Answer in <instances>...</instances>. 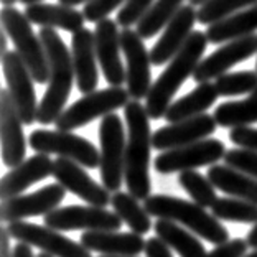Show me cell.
Masks as SVG:
<instances>
[{
	"label": "cell",
	"mask_w": 257,
	"mask_h": 257,
	"mask_svg": "<svg viewBox=\"0 0 257 257\" xmlns=\"http://www.w3.org/2000/svg\"><path fill=\"white\" fill-rule=\"evenodd\" d=\"M218 96L219 94L213 83L208 81V83L198 84L191 92L172 102V106L168 107L165 114V119L168 124H175V122H182L206 114V110L216 102Z\"/></svg>",
	"instance_id": "d4e9b609"
},
{
	"label": "cell",
	"mask_w": 257,
	"mask_h": 257,
	"mask_svg": "<svg viewBox=\"0 0 257 257\" xmlns=\"http://www.w3.org/2000/svg\"><path fill=\"white\" fill-rule=\"evenodd\" d=\"M28 145L37 154H56L86 168H97L101 165V152L94 147V144L73 132L38 128L30 134Z\"/></svg>",
	"instance_id": "ba28073f"
},
{
	"label": "cell",
	"mask_w": 257,
	"mask_h": 257,
	"mask_svg": "<svg viewBox=\"0 0 257 257\" xmlns=\"http://www.w3.org/2000/svg\"><path fill=\"white\" fill-rule=\"evenodd\" d=\"M255 71H257V63H255Z\"/></svg>",
	"instance_id": "db71d44e"
},
{
	"label": "cell",
	"mask_w": 257,
	"mask_h": 257,
	"mask_svg": "<svg viewBox=\"0 0 257 257\" xmlns=\"http://www.w3.org/2000/svg\"><path fill=\"white\" fill-rule=\"evenodd\" d=\"M128 97L131 96L124 87H107V89L94 91L64 109L55 125L58 131L73 132L74 128L89 124L97 117H106L117 109L125 107L131 102Z\"/></svg>",
	"instance_id": "52a82bcc"
},
{
	"label": "cell",
	"mask_w": 257,
	"mask_h": 257,
	"mask_svg": "<svg viewBox=\"0 0 257 257\" xmlns=\"http://www.w3.org/2000/svg\"><path fill=\"white\" fill-rule=\"evenodd\" d=\"M37 257H53V255H50V254H45V252H42V254H38Z\"/></svg>",
	"instance_id": "f5cc1de1"
},
{
	"label": "cell",
	"mask_w": 257,
	"mask_h": 257,
	"mask_svg": "<svg viewBox=\"0 0 257 257\" xmlns=\"http://www.w3.org/2000/svg\"><path fill=\"white\" fill-rule=\"evenodd\" d=\"M255 4L257 0H208L198 10V23L211 27Z\"/></svg>",
	"instance_id": "d6a6232c"
},
{
	"label": "cell",
	"mask_w": 257,
	"mask_h": 257,
	"mask_svg": "<svg viewBox=\"0 0 257 257\" xmlns=\"http://www.w3.org/2000/svg\"><path fill=\"white\" fill-rule=\"evenodd\" d=\"M55 162L50 159V155L37 154L27 159L19 167L4 175L0 180V200L7 201L10 198L23 195L28 186L42 182V180L53 177Z\"/></svg>",
	"instance_id": "44dd1931"
},
{
	"label": "cell",
	"mask_w": 257,
	"mask_h": 257,
	"mask_svg": "<svg viewBox=\"0 0 257 257\" xmlns=\"http://www.w3.org/2000/svg\"><path fill=\"white\" fill-rule=\"evenodd\" d=\"M9 237H10L9 227H2V229H0V257H12Z\"/></svg>",
	"instance_id": "b9f144b4"
},
{
	"label": "cell",
	"mask_w": 257,
	"mask_h": 257,
	"mask_svg": "<svg viewBox=\"0 0 257 257\" xmlns=\"http://www.w3.org/2000/svg\"><path fill=\"white\" fill-rule=\"evenodd\" d=\"M226 147L218 139H204L200 142L185 145V147L162 152L155 157L154 168L157 173L168 175L175 172H186L195 168L213 165L224 159Z\"/></svg>",
	"instance_id": "30bf717a"
},
{
	"label": "cell",
	"mask_w": 257,
	"mask_h": 257,
	"mask_svg": "<svg viewBox=\"0 0 257 257\" xmlns=\"http://www.w3.org/2000/svg\"><path fill=\"white\" fill-rule=\"evenodd\" d=\"M97 61L101 64V71L110 87H122L127 81V71L120 60V33L119 23L106 19L96 23L94 30Z\"/></svg>",
	"instance_id": "2e32d148"
},
{
	"label": "cell",
	"mask_w": 257,
	"mask_h": 257,
	"mask_svg": "<svg viewBox=\"0 0 257 257\" xmlns=\"http://www.w3.org/2000/svg\"><path fill=\"white\" fill-rule=\"evenodd\" d=\"M38 35L43 42L46 56H48L50 81L48 89L45 91L43 99L40 101L37 122L42 125H48L55 124L58 117L64 112V106L68 102L76 74L71 51L68 50L55 28H42Z\"/></svg>",
	"instance_id": "6da1fadb"
},
{
	"label": "cell",
	"mask_w": 257,
	"mask_h": 257,
	"mask_svg": "<svg viewBox=\"0 0 257 257\" xmlns=\"http://www.w3.org/2000/svg\"><path fill=\"white\" fill-rule=\"evenodd\" d=\"M182 7L183 0H155V4L137 23V33L144 40L154 38L163 27L172 22Z\"/></svg>",
	"instance_id": "4dcf8cb0"
},
{
	"label": "cell",
	"mask_w": 257,
	"mask_h": 257,
	"mask_svg": "<svg viewBox=\"0 0 257 257\" xmlns=\"http://www.w3.org/2000/svg\"><path fill=\"white\" fill-rule=\"evenodd\" d=\"M66 196V190L60 183L46 185L30 195H20L10 198L0 204V219L5 223L23 221L32 216H45L60 208Z\"/></svg>",
	"instance_id": "5bb4252c"
},
{
	"label": "cell",
	"mask_w": 257,
	"mask_h": 257,
	"mask_svg": "<svg viewBox=\"0 0 257 257\" xmlns=\"http://www.w3.org/2000/svg\"><path fill=\"white\" fill-rule=\"evenodd\" d=\"M211 214L218 219L232 223H257V204L239 200V198H219L211 206Z\"/></svg>",
	"instance_id": "1f68e13d"
},
{
	"label": "cell",
	"mask_w": 257,
	"mask_h": 257,
	"mask_svg": "<svg viewBox=\"0 0 257 257\" xmlns=\"http://www.w3.org/2000/svg\"><path fill=\"white\" fill-rule=\"evenodd\" d=\"M214 86L218 94L223 97L250 94L257 89V71L226 73L216 79Z\"/></svg>",
	"instance_id": "e575fe53"
},
{
	"label": "cell",
	"mask_w": 257,
	"mask_h": 257,
	"mask_svg": "<svg viewBox=\"0 0 257 257\" xmlns=\"http://www.w3.org/2000/svg\"><path fill=\"white\" fill-rule=\"evenodd\" d=\"M136 196H132L128 191H115L112 195L114 213L122 219V223L128 226V229L136 234H147L152 229V219L144 204L139 203Z\"/></svg>",
	"instance_id": "f546056e"
},
{
	"label": "cell",
	"mask_w": 257,
	"mask_h": 257,
	"mask_svg": "<svg viewBox=\"0 0 257 257\" xmlns=\"http://www.w3.org/2000/svg\"><path fill=\"white\" fill-rule=\"evenodd\" d=\"M145 255L147 257H173L170 247L159 237H150L145 244Z\"/></svg>",
	"instance_id": "60d3db41"
},
{
	"label": "cell",
	"mask_w": 257,
	"mask_h": 257,
	"mask_svg": "<svg viewBox=\"0 0 257 257\" xmlns=\"http://www.w3.org/2000/svg\"><path fill=\"white\" fill-rule=\"evenodd\" d=\"M247 239L236 237L232 241H227L221 246H216L213 250H209L206 257H244L247 252Z\"/></svg>",
	"instance_id": "f35d334b"
},
{
	"label": "cell",
	"mask_w": 257,
	"mask_h": 257,
	"mask_svg": "<svg viewBox=\"0 0 257 257\" xmlns=\"http://www.w3.org/2000/svg\"><path fill=\"white\" fill-rule=\"evenodd\" d=\"M216 120L213 115L201 114L193 119H186L182 122H175L165 127H160L152 136V145L155 150H172L185 145L200 142L208 139L216 131Z\"/></svg>",
	"instance_id": "d6986e66"
},
{
	"label": "cell",
	"mask_w": 257,
	"mask_h": 257,
	"mask_svg": "<svg viewBox=\"0 0 257 257\" xmlns=\"http://www.w3.org/2000/svg\"><path fill=\"white\" fill-rule=\"evenodd\" d=\"M127 122V150H125V185L127 191L137 200L150 196V150L152 131L149 114L139 101H131L124 107Z\"/></svg>",
	"instance_id": "7a4b0ae2"
},
{
	"label": "cell",
	"mask_w": 257,
	"mask_h": 257,
	"mask_svg": "<svg viewBox=\"0 0 257 257\" xmlns=\"http://www.w3.org/2000/svg\"><path fill=\"white\" fill-rule=\"evenodd\" d=\"M89 0H60V4L63 5H68V7H76L79 4H87Z\"/></svg>",
	"instance_id": "bcb514c9"
},
{
	"label": "cell",
	"mask_w": 257,
	"mask_h": 257,
	"mask_svg": "<svg viewBox=\"0 0 257 257\" xmlns=\"http://www.w3.org/2000/svg\"><path fill=\"white\" fill-rule=\"evenodd\" d=\"M99 257H132V255H99Z\"/></svg>",
	"instance_id": "816d5d0a"
},
{
	"label": "cell",
	"mask_w": 257,
	"mask_h": 257,
	"mask_svg": "<svg viewBox=\"0 0 257 257\" xmlns=\"http://www.w3.org/2000/svg\"><path fill=\"white\" fill-rule=\"evenodd\" d=\"M178 183L191 196L193 203L200 204L203 208H211L218 200L214 185L209 182L208 177L198 173L196 170L182 172L178 177Z\"/></svg>",
	"instance_id": "836d02e7"
},
{
	"label": "cell",
	"mask_w": 257,
	"mask_h": 257,
	"mask_svg": "<svg viewBox=\"0 0 257 257\" xmlns=\"http://www.w3.org/2000/svg\"><path fill=\"white\" fill-rule=\"evenodd\" d=\"M71 56H73V66H74L78 89L83 94L94 92L99 83L94 32L83 28V30L76 32L73 35Z\"/></svg>",
	"instance_id": "7402d4cb"
},
{
	"label": "cell",
	"mask_w": 257,
	"mask_h": 257,
	"mask_svg": "<svg viewBox=\"0 0 257 257\" xmlns=\"http://www.w3.org/2000/svg\"><path fill=\"white\" fill-rule=\"evenodd\" d=\"M23 14L35 25L43 28H61L64 32L76 33L84 28V14L74 7L68 5H53V4H33L28 5Z\"/></svg>",
	"instance_id": "cb8c5ba5"
},
{
	"label": "cell",
	"mask_w": 257,
	"mask_h": 257,
	"mask_svg": "<svg viewBox=\"0 0 257 257\" xmlns=\"http://www.w3.org/2000/svg\"><path fill=\"white\" fill-rule=\"evenodd\" d=\"M125 2L127 0H89L83 9L84 19L91 23H99Z\"/></svg>",
	"instance_id": "74e56055"
},
{
	"label": "cell",
	"mask_w": 257,
	"mask_h": 257,
	"mask_svg": "<svg viewBox=\"0 0 257 257\" xmlns=\"http://www.w3.org/2000/svg\"><path fill=\"white\" fill-rule=\"evenodd\" d=\"M144 208L150 216L183 224L193 234L216 246L229 241V231L219 223L218 218H214L196 203L168 195H150L144 201Z\"/></svg>",
	"instance_id": "277c9868"
},
{
	"label": "cell",
	"mask_w": 257,
	"mask_h": 257,
	"mask_svg": "<svg viewBox=\"0 0 257 257\" xmlns=\"http://www.w3.org/2000/svg\"><path fill=\"white\" fill-rule=\"evenodd\" d=\"M157 237L173 249L180 257H206V249L190 229H183L175 221L157 219L154 224Z\"/></svg>",
	"instance_id": "83f0119b"
},
{
	"label": "cell",
	"mask_w": 257,
	"mask_h": 257,
	"mask_svg": "<svg viewBox=\"0 0 257 257\" xmlns=\"http://www.w3.org/2000/svg\"><path fill=\"white\" fill-rule=\"evenodd\" d=\"M9 232L15 241L35 246L42 249V252L53 257H91V250L81 242H74L73 239L48 226L45 227L27 221H15L9 224Z\"/></svg>",
	"instance_id": "8fae6325"
},
{
	"label": "cell",
	"mask_w": 257,
	"mask_h": 257,
	"mask_svg": "<svg viewBox=\"0 0 257 257\" xmlns=\"http://www.w3.org/2000/svg\"><path fill=\"white\" fill-rule=\"evenodd\" d=\"M99 142H101V180L102 186L110 193L119 191L125 177V128L122 119L112 112L102 117L99 125Z\"/></svg>",
	"instance_id": "8992f818"
},
{
	"label": "cell",
	"mask_w": 257,
	"mask_h": 257,
	"mask_svg": "<svg viewBox=\"0 0 257 257\" xmlns=\"http://www.w3.org/2000/svg\"><path fill=\"white\" fill-rule=\"evenodd\" d=\"M0 22L5 33L14 42L15 51L20 55L35 83L45 84L50 81V63L40 35H35L32 22L15 7H4Z\"/></svg>",
	"instance_id": "5b68a950"
},
{
	"label": "cell",
	"mask_w": 257,
	"mask_h": 257,
	"mask_svg": "<svg viewBox=\"0 0 257 257\" xmlns=\"http://www.w3.org/2000/svg\"><path fill=\"white\" fill-rule=\"evenodd\" d=\"M198 22V10L193 9V5H183L172 22L165 27V32L162 33L159 42L150 50V58L154 66H162L165 63H170L180 50L183 48L186 40L195 32L193 27Z\"/></svg>",
	"instance_id": "ffe728a7"
},
{
	"label": "cell",
	"mask_w": 257,
	"mask_h": 257,
	"mask_svg": "<svg viewBox=\"0 0 257 257\" xmlns=\"http://www.w3.org/2000/svg\"><path fill=\"white\" fill-rule=\"evenodd\" d=\"M247 244H249V247L257 249V223L254 224L252 229L249 231V234H247Z\"/></svg>",
	"instance_id": "ee69618b"
},
{
	"label": "cell",
	"mask_w": 257,
	"mask_h": 257,
	"mask_svg": "<svg viewBox=\"0 0 257 257\" xmlns=\"http://www.w3.org/2000/svg\"><path fill=\"white\" fill-rule=\"evenodd\" d=\"M12 257H35L32 246L25 242H17L14 249H12Z\"/></svg>",
	"instance_id": "7bdbcfd3"
},
{
	"label": "cell",
	"mask_w": 257,
	"mask_h": 257,
	"mask_svg": "<svg viewBox=\"0 0 257 257\" xmlns=\"http://www.w3.org/2000/svg\"><path fill=\"white\" fill-rule=\"evenodd\" d=\"M224 165L236 168V170L257 180V152L246 149L227 150L224 155Z\"/></svg>",
	"instance_id": "d590c367"
},
{
	"label": "cell",
	"mask_w": 257,
	"mask_h": 257,
	"mask_svg": "<svg viewBox=\"0 0 257 257\" xmlns=\"http://www.w3.org/2000/svg\"><path fill=\"white\" fill-rule=\"evenodd\" d=\"M120 46L127 61V92L132 101H140L147 97L152 89L150 51L137 30L131 28H124V32H120Z\"/></svg>",
	"instance_id": "4fadbf2b"
},
{
	"label": "cell",
	"mask_w": 257,
	"mask_h": 257,
	"mask_svg": "<svg viewBox=\"0 0 257 257\" xmlns=\"http://www.w3.org/2000/svg\"><path fill=\"white\" fill-rule=\"evenodd\" d=\"M255 53H257V33L227 42L219 50H216L214 53L201 60L195 74H193V79L198 84L208 83L213 78L218 79L219 76L227 73V69L236 66L237 63L249 60Z\"/></svg>",
	"instance_id": "e0dca14e"
},
{
	"label": "cell",
	"mask_w": 257,
	"mask_h": 257,
	"mask_svg": "<svg viewBox=\"0 0 257 257\" xmlns=\"http://www.w3.org/2000/svg\"><path fill=\"white\" fill-rule=\"evenodd\" d=\"M190 2H191L193 7H195V5H200V7H201V5H203V4H206L208 0H190Z\"/></svg>",
	"instance_id": "c3c4849f"
},
{
	"label": "cell",
	"mask_w": 257,
	"mask_h": 257,
	"mask_svg": "<svg viewBox=\"0 0 257 257\" xmlns=\"http://www.w3.org/2000/svg\"><path fill=\"white\" fill-rule=\"evenodd\" d=\"M79 242L86 249L94 250L102 255H139L145 250L142 236L136 232L120 231H86L81 234Z\"/></svg>",
	"instance_id": "603a6c76"
},
{
	"label": "cell",
	"mask_w": 257,
	"mask_h": 257,
	"mask_svg": "<svg viewBox=\"0 0 257 257\" xmlns=\"http://www.w3.org/2000/svg\"><path fill=\"white\" fill-rule=\"evenodd\" d=\"M257 32V4L246 10H241L226 20H221L208 27L206 37L209 43L219 45L232 40L249 37Z\"/></svg>",
	"instance_id": "4316f807"
},
{
	"label": "cell",
	"mask_w": 257,
	"mask_h": 257,
	"mask_svg": "<svg viewBox=\"0 0 257 257\" xmlns=\"http://www.w3.org/2000/svg\"><path fill=\"white\" fill-rule=\"evenodd\" d=\"M53 177L64 190L87 203V206L106 208L112 201V195L106 186H101L97 182H94L87 175L84 167H81L79 163L73 160L58 157L55 160Z\"/></svg>",
	"instance_id": "9a60e30c"
},
{
	"label": "cell",
	"mask_w": 257,
	"mask_h": 257,
	"mask_svg": "<svg viewBox=\"0 0 257 257\" xmlns=\"http://www.w3.org/2000/svg\"><path fill=\"white\" fill-rule=\"evenodd\" d=\"M2 69L4 78L9 84L10 97L14 101V106L19 112L23 125H32L38 117L37 92L33 86V76L28 71L27 64L23 63L20 55L15 50L7 51L2 56Z\"/></svg>",
	"instance_id": "9c48e42d"
},
{
	"label": "cell",
	"mask_w": 257,
	"mask_h": 257,
	"mask_svg": "<svg viewBox=\"0 0 257 257\" xmlns=\"http://www.w3.org/2000/svg\"><path fill=\"white\" fill-rule=\"evenodd\" d=\"M15 2H17V0H2V4L5 5V7H14Z\"/></svg>",
	"instance_id": "681fc988"
},
{
	"label": "cell",
	"mask_w": 257,
	"mask_h": 257,
	"mask_svg": "<svg viewBox=\"0 0 257 257\" xmlns=\"http://www.w3.org/2000/svg\"><path fill=\"white\" fill-rule=\"evenodd\" d=\"M229 140L241 149L257 152V128L250 127V125L231 128Z\"/></svg>",
	"instance_id": "ab89813d"
},
{
	"label": "cell",
	"mask_w": 257,
	"mask_h": 257,
	"mask_svg": "<svg viewBox=\"0 0 257 257\" xmlns=\"http://www.w3.org/2000/svg\"><path fill=\"white\" fill-rule=\"evenodd\" d=\"M155 4V0H127L124 7L119 10L117 22L120 27L131 28L132 25H137L140 19L147 14L149 9Z\"/></svg>",
	"instance_id": "8d00e7d4"
},
{
	"label": "cell",
	"mask_w": 257,
	"mask_h": 257,
	"mask_svg": "<svg viewBox=\"0 0 257 257\" xmlns=\"http://www.w3.org/2000/svg\"><path fill=\"white\" fill-rule=\"evenodd\" d=\"M20 2H22L23 5H27V7H28V5H33V4H40V2H42V0H20Z\"/></svg>",
	"instance_id": "7dc6e473"
},
{
	"label": "cell",
	"mask_w": 257,
	"mask_h": 257,
	"mask_svg": "<svg viewBox=\"0 0 257 257\" xmlns=\"http://www.w3.org/2000/svg\"><path fill=\"white\" fill-rule=\"evenodd\" d=\"M208 178L216 190L257 204V180L249 175L227 165H211L208 168Z\"/></svg>",
	"instance_id": "484cf974"
},
{
	"label": "cell",
	"mask_w": 257,
	"mask_h": 257,
	"mask_svg": "<svg viewBox=\"0 0 257 257\" xmlns=\"http://www.w3.org/2000/svg\"><path fill=\"white\" fill-rule=\"evenodd\" d=\"M213 117L219 127H247L257 122V89L242 101L223 102L216 107Z\"/></svg>",
	"instance_id": "f1b7e54d"
},
{
	"label": "cell",
	"mask_w": 257,
	"mask_h": 257,
	"mask_svg": "<svg viewBox=\"0 0 257 257\" xmlns=\"http://www.w3.org/2000/svg\"><path fill=\"white\" fill-rule=\"evenodd\" d=\"M0 35H2V38H0V43H2V46H0V48H2V50H0V56H4L9 51L7 50V33H5L4 28H2V33H0Z\"/></svg>",
	"instance_id": "f6af8a7d"
},
{
	"label": "cell",
	"mask_w": 257,
	"mask_h": 257,
	"mask_svg": "<svg viewBox=\"0 0 257 257\" xmlns=\"http://www.w3.org/2000/svg\"><path fill=\"white\" fill-rule=\"evenodd\" d=\"M45 226L56 231H119L122 219L115 213L96 206H60L45 216Z\"/></svg>",
	"instance_id": "7c38bea8"
},
{
	"label": "cell",
	"mask_w": 257,
	"mask_h": 257,
	"mask_svg": "<svg viewBox=\"0 0 257 257\" xmlns=\"http://www.w3.org/2000/svg\"><path fill=\"white\" fill-rule=\"evenodd\" d=\"M22 125L23 122L14 106L9 89H0V140L5 167L15 168L25 162L27 140Z\"/></svg>",
	"instance_id": "ac0fdd59"
},
{
	"label": "cell",
	"mask_w": 257,
	"mask_h": 257,
	"mask_svg": "<svg viewBox=\"0 0 257 257\" xmlns=\"http://www.w3.org/2000/svg\"><path fill=\"white\" fill-rule=\"evenodd\" d=\"M208 43L209 40L206 33L195 30L177 56L168 63L165 71L152 84V89L147 96V104H145L150 119L157 120L165 117L168 107L172 106L173 96L177 94V91L183 86L185 81L195 74Z\"/></svg>",
	"instance_id": "3957f363"
},
{
	"label": "cell",
	"mask_w": 257,
	"mask_h": 257,
	"mask_svg": "<svg viewBox=\"0 0 257 257\" xmlns=\"http://www.w3.org/2000/svg\"><path fill=\"white\" fill-rule=\"evenodd\" d=\"M244 257H257V249H254V252H250V254H246Z\"/></svg>",
	"instance_id": "f907efd6"
}]
</instances>
